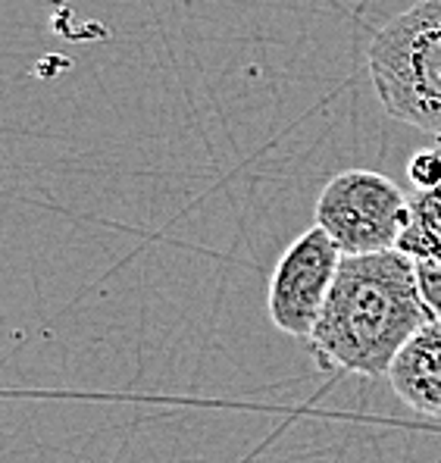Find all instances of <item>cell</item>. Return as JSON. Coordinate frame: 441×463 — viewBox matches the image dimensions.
Segmentation results:
<instances>
[{
    "label": "cell",
    "mask_w": 441,
    "mask_h": 463,
    "mask_svg": "<svg viewBox=\"0 0 441 463\" xmlns=\"http://www.w3.org/2000/svg\"><path fill=\"white\" fill-rule=\"evenodd\" d=\"M429 323L432 313L419 291L417 257L404 248L344 254L307 342L323 370L382 379L401 347Z\"/></svg>",
    "instance_id": "cell-1"
},
{
    "label": "cell",
    "mask_w": 441,
    "mask_h": 463,
    "mask_svg": "<svg viewBox=\"0 0 441 463\" xmlns=\"http://www.w3.org/2000/svg\"><path fill=\"white\" fill-rule=\"evenodd\" d=\"M366 63L382 110L441 138V0H417L389 19Z\"/></svg>",
    "instance_id": "cell-2"
},
{
    "label": "cell",
    "mask_w": 441,
    "mask_h": 463,
    "mask_svg": "<svg viewBox=\"0 0 441 463\" xmlns=\"http://www.w3.org/2000/svg\"><path fill=\"white\" fill-rule=\"evenodd\" d=\"M316 226L329 232L342 254L401 248V238L410 226V197L382 173L344 169L332 175L320 192Z\"/></svg>",
    "instance_id": "cell-3"
},
{
    "label": "cell",
    "mask_w": 441,
    "mask_h": 463,
    "mask_svg": "<svg viewBox=\"0 0 441 463\" xmlns=\"http://www.w3.org/2000/svg\"><path fill=\"white\" fill-rule=\"evenodd\" d=\"M342 257L323 226L307 229L291 241L269 279L267 307L276 329L295 338L314 335Z\"/></svg>",
    "instance_id": "cell-4"
},
{
    "label": "cell",
    "mask_w": 441,
    "mask_h": 463,
    "mask_svg": "<svg viewBox=\"0 0 441 463\" xmlns=\"http://www.w3.org/2000/svg\"><path fill=\"white\" fill-rule=\"evenodd\" d=\"M395 394L423 417L441 420V323L429 326L410 338L389 370Z\"/></svg>",
    "instance_id": "cell-5"
},
{
    "label": "cell",
    "mask_w": 441,
    "mask_h": 463,
    "mask_svg": "<svg viewBox=\"0 0 441 463\" xmlns=\"http://www.w3.org/2000/svg\"><path fill=\"white\" fill-rule=\"evenodd\" d=\"M401 248L413 257L441 260V185L410 197V226L401 238Z\"/></svg>",
    "instance_id": "cell-6"
},
{
    "label": "cell",
    "mask_w": 441,
    "mask_h": 463,
    "mask_svg": "<svg viewBox=\"0 0 441 463\" xmlns=\"http://www.w3.org/2000/svg\"><path fill=\"white\" fill-rule=\"evenodd\" d=\"M407 175H410L417 192H432L441 185V151L436 147H423L413 154V160L407 163Z\"/></svg>",
    "instance_id": "cell-7"
},
{
    "label": "cell",
    "mask_w": 441,
    "mask_h": 463,
    "mask_svg": "<svg viewBox=\"0 0 441 463\" xmlns=\"http://www.w3.org/2000/svg\"><path fill=\"white\" fill-rule=\"evenodd\" d=\"M417 279L432 319L441 323V260H436V257H417Z\"/></svg>",
    "instance_id": "cell-8"
}]
</instances>
